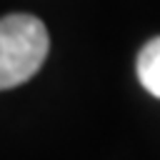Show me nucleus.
<instances>
[{"label":"nucleus","mask_w":160,"mask_h":160,"mask_svg":"<svg viewBox=\"0 0 160 160\" xmlns=\"http://www.w3.org/2000/svg\"><path fill=\"white\" fill-rule=\"evenodd\" d=\"M50 35L42 20L28 12L0 18V90L28 82L45 62Z\"/></svg>","instance_id":"obj_1"},{"label":"nucleus","mask_w":160,"mask_h":160,"mask_svg":"<svg viewBox=\"0 0 160 160\" xmlns=\"http://www.w3.org/2000/svg\"><path fill=\"white\" fill-rule=\"evenodd\" d=\"M135 70L140 85L152 98H160V38H152L140 48Z\"/></svg>","instance_id":"obj_2"}]
</instances>
